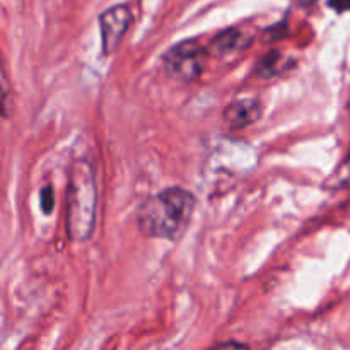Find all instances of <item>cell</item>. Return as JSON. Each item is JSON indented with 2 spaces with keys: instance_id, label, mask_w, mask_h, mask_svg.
<instances>
[{
  "instance_id": "cell-4",
  "label": "cell",
  "mask_w": 350,
  "mask_h": 350,
  "mask_svg": "<svg viewBox=\"0 0 350 350\" xmlns=\"http://www.w3.org/2000/svg\"><path fill=\"white\" fill-rule=\"evenodd\" d=\"M103 55H113L133 24V12L126 3H118L99 14Z\"/></svg>"
},
{
  "instance_id": "cell-8",
  "label": "cell",
  "mask_w": 350,
  "mask_h": 350,
  "mask_svg": "<svg viewBox=\"0 0 350 350\" xmlns=\"http://www.w3.org/2000/svg\"><path fill=\"white\" fill-rule=\"evenodd\" d=\"M330 188H340V187H350V156L344 159V163L337 167L330 180H327V187Z\"/></svg>"
},
{
  "instance_id": "cell-2",
  "label": "cell",
  "mask_w": 350,
  "mask_h": 350,
  "mask_svg": "<svg viewBox=\"0 0 350 350\" xmlns=\"http://www.w3.org/2000/svg\"><path fill=\"white\" fill-rule=\"evenodd\" d=\"M98 208V185L92 164L84 157L72 161L67 181V234L84 243L94 232Z\"/></svg>"
},
{
  "instance_id": "cell-7",
  "label": "cell",
  "mask_w": 350,
  "mask_h": 350,
  "mask_svg": "<svg viewBox=\"0 0 350 350\" xmlns=\"http://www.w3.org/2000/svg\"><path fill=\"white\" fill-rule=\"evenodd\" d=\"M289 68V58L284 57L279 50H272L263 55L255 65V74L262 79H270L280 75Z\"/></svg>"
},
{
  "instance_id": "cell-6",
  "label": "cell",
  "mask_w": 350,
  "mask_h": 350,
  "mask_svg": "<svg viewBox=\"0 0 350 350\" xmlns=\"http://www.w3.org/2000/svg\"><path fill=\"white\" fill-rule=\"evenodd\" d=\"M253 43V36L246 31L239 29V27H228V29L221 31L215 34L208 43V51L215 57L228 58L234 57V55L241 53V51L248 50Z\"/></svg>"
},
{
  "instance_id": "cell-9",
  "label": "cell",
  "mask_w": 350,
  "mask_h": 350,
  "mask_svg": "<svg viewBox=\"0 0 350 350\" xmlns=\"http://www.w3.org/2000/svg\"><path fill=\"white\" fill-rule=\"evenodd\" d=\"M41 208L44 214H50L53 211V190L50 187H44L41 190Z\"/></svg>"
},
{
  "instance_id": "cell-11",
  "label": "cell",
  "mask_w": 350,
  "mask_h": 350,
  "mask_svg": "<svg viewBox=\"0 0 350 350\" xmlns=\"http://www.w3.org/2000/svg\"><path fill=\"white\" fill-rule=\"evenodd\" d=\"M217 347H245V344H238V342H228V344H217Z\"/></svg>"
},
{
  "instance_id": "cell-5",
  "label": "cell",
  "mask_w": 350,
  "mask_h": 350,
  "mask_svg": "<svg viewBox=\"0 0 350 350\" xmlns=\"http://www.w3.org/2000/svg\"><path fill=\"white\" fill-rule=\"evenodd\" d=\"M263 116V103L256 98H241L229 103L222 111V120L231 130H243L255 125Z\"/></svg>"
},
{
  "instance_id": "cell-3",
  "label": "cell",
  "mask_w": 350,
  "mask_h": 350,
  "mask_svg": "<svg viewBox=\"0 0 350 350\" xmlns=\"http://www.w3.org/2000/svg\"><path fill=\"white\" fill-rule=\"evenodd\" d=\"M211 55L207 46L198 40H185L173 44L163 55V68L166 75L181 84L197 81L205 70V64Z\"/></svg>"
},
{
  "instance_id": "cell-10",
  "label": "cell",
  "mask_w": 350,
  "mask_h": 350,
  "mask_svg": "<svg viewBox=\"0 0 350 350\" xmlns=\"http://www.w3.org/2000/svg\"><path fill=\"white\" fill-rule=\"evenodd\" d=\"M328 7L335 12H347L350 10V0H328Z\"/></svg>"
},
{
  "instance_id": "cell-1",
  "label": "cell",
  "mask_w": 350,
  "mask_h": 350,
  "mask_svg": "<svg viewBox=\"0 0 350 350\" xmlns=\"http://www.w3.org/2000/svg\"><path fill=\"white\" fill-rule=\"evenodd\" d=\"M197 198L181 187H170L139 205L137 228L147 238L178 241L193 217Z\"/></svg>"
}]
</instances>
